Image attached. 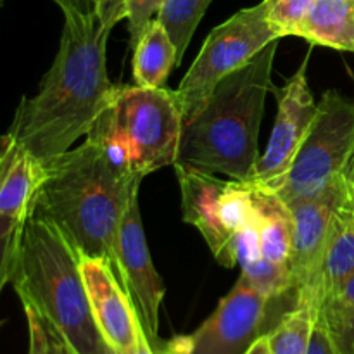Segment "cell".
<instances>
[{"label":"cell","instance_id":"25","mask_svg":"<svg viewBox=\"0 0 354 354\" xmlns=\"http://www.w3.org/2000/svg\"><path fill=\"white\" fill-rule=\"evenodd\" d=\"M21 232L14 235L0 234V292L6 287V283L10 282L14 263H16L17 248H19Z\"/></svg>","mask_w":354,"mask_h":354},{"label":"cell","instance_id":"14","mask_svg":"<svg viewBox=\"0 0 354 354\" xmlns=\"http://www.w3.org/2000/svg\"><path fill=\"white\" fill-rule=\"evenodd\" d=\"M45 178V162L9 135L0 137V234L23 230Z\"/></svg>","mask_w":354,"mask_h":354},{"label":"cell","instance_id":"35","mask_svg":"<svg viewBox=\"0 0 354 354\" xmlns=\"http://www.w3.org/2000/svg\"><path fill=\"white\" fill-rule=\"evenodd\" d=\"M0 327H2V322H0Z\"/></svg>","mask_w":354,"mask_h":354},{"label":"cell","instance_id":"16","mask_svg":"<svg viewBox=\"0 0 354 354\" xmlns=\"http://www.w3.org/2000/svg\"><path fill=\"white\" fill-rule=\"evenodd\" d=\"M254 225L259 248L268 261L289 266L292 251L294 220L290 207L275 192L252 185Z\"/></svg>","mask_w":354,"mask_h":354},{"label":"cell","instance_id":"12","mask_svg":"<svg viewBox=\"0 0 354 354\" xmlns=\"http://www.w3.org/2000/svg\"><path fill=\"white\" fill-rule=\"evenodd\" d=\"M116 273L138 315L149 341L158 339L159 310L165 299L166 287L154 268L144 227H142L138 187L131 194L121 221L116 244Z\"/></svg>","mask_w":354,"mask_h":354},{"label":"cell","instance_id":"33","mask_svg":"<svg viewBox=\"0 0 354 354\" xmlns=\"http://www.w3.org/2000/svg\"><path fill=\"white\" fill-rule=\"evenodd\" d=\"M2 2H3V0H0V7H2Z\"/></svg>","mask_w":354,"mask_h":354},{"label":"cell","instance_id":"15","mask_svg":"<svg viewBox=\"0 0 354 354\" xmlns=\"http://www.w3.org/2000/svg\"><path fill=\"white\" fill-rule=\"evenodd\" d=\"M354 273V199L339 213L320 270L317 273L310 296L299 306H310L320 311L322 304L334 290Z\"/></svg>","mask_w":354,"mask_h":354},{"label":"cell","instance_id":"34","mask_svg":"<svg viewBox=\"0 0 354 354\" xmlns=\"http://www.w3.org/2000/svg\"><path fill=\"white\" fill-rule=\"evenodd\" d=\"M156 354H162V353H161V351H158V353H156Z\"/></svg>","mask_w":354,"mask_h":354},{"label":"cell","instance_id":"8","mask_svg":"<svg viewBox=\"0 0 354 354\" xmlns=\"http://www.w3.org/2000/svg\"><path fill=\"white\" fill-rule=\"evenodd\" d=\"M183 221L201 232L220 265H237V237L254 220L252 185L175 166Z\"/></svg>","mask_w":354,"mask_h":354},{"label":"cell","instance_id":"32","mask_svg":"<svg viewBox=\"0 0 354 354\" xmlns=\"http://www.w3.org/2000/svg\"><path fill=\"white\" fill-rule=\"evenodd\" d=\"M106 354H118L116 351H114V349L113 348H111V346H109V349H107V353Z\"/></svg>","mask_w":354,"mask_h":354},{"label":"cell","instance_id":"11","mask_svg":"<svg viewBox=\"0 0 354 354\" xmlns=\"http://www.w3.org/2000/svg\"><path fill=\"white\" fill-rule=\"evenodd\" d=\"M308 59L296 73L273 88L277 97V118L265 154L259 158L256 176L251 185L266 190H277L292 166L304 138L308 137L317 116L318 104L308 83Z\"/></svg>","mask_w":354,"mask_h":354},{"label":"cell","instance_id":"6","mask_svg":"<svg viewBox=\"0 0 354 354\" xmlns=\"http://www.w3.org/2000/svg\"><path fill=\"white\" fill-rule=\"evenodd\" d=\"M275 40L280 38L270 26L265 0L241 9L214 28L175 90L183 121H189L203 107L225 76L248 64Z\"/></svg>","mask_w":354,"mask_h":354},{"label":"cell","instance_id":"26","mask_svg":"<svg viewBox=\"0 0 354 354\" xmlns=\"http://www.w3.org/2000/svg\"><path fill=\"white\" fill-rule=\"evenodd\" d=\"M92 3L97 19L111 31L120 21L127 19L128 0H92Z\"/></svg>","mask_w":354,"mask_h":354},{"label":"cell","instance_id":"24","mask_svg":"<svg viewBox=\"0 0 354 354\" xmlns=\"http://www.w3.org/2000/svg\"><path fill=\"white\" fill-rule=\"evenodd\" d=\"M166 0H128V31H130V47L133 48L140 35L156 19Z\"/></svg>","mask_w":354,"mask_h":354},{"label":"cell","instance_id":"10","mask_svg":"<svg viewBox=\"0 0 354 354\" xmlns=\"http://www.w3.org/2000/svg\"><path fill=\"white\" fill-rule=\"evenodd\" d=\"M353 199L354 168L325 192L287 204L294 220L289 259L294 306L303 304L310 296L339 213Z\"/></svg>","mask_w":354,"mask_h":354},{"label":"cell","instance_id":"1","mask_svg":"<svg viewBox=\"0 0 354 354\" xmlns=\"http://www.w3.org/2000/svg\"><path fill=\"white\" fill-rule=\"evenodd\" d=\"M111 30L97 16H64L59 50L33 97H23L9 135L47 162L86 137L116 86L107 75Z\"/></svg>","mask_w":354,"mask_h":354},{"label":"cell","instance_id":"23","mask_svg":"<svg viewBox=\"0 0 354 354\" xmlns=\"http://www.w3.org/2000/svg\"><path fill=\"white\" fill-rule=\"evenodd\" d=\"M30 334L28 354H73L54 327L47 324L31 306H23Z\"/></svg>","mask_w":354,"mask_h":354},{"label":"cell","instance_id":"21","mask_svg":"<svg viewBox=\"0 0 354 354\" xmlns=\"http://www.w3.org/2000/svg\"><path fill=\"white\" fill-rule=\"evenodd\" d=\"M317 0H265L266 17L279 38L296 37Z\"/></svg>","mask_w":354,"mask_h":354},{"label":"cell","instance_id":"27","mask_svg":"<svg viewBox=\"0 0 354 354\" xmlns=\"http://www.w3.org/2000/svg\"><path fill=\"white\" fill-rule=\"evenodd\" d=\"M308 354H341L339 348L335 346L334 339L328 334L324 320L317 315L313 330H311L310 346H308Z\"/></svg>","mask_w":354,"mask_h":354},{"label":"cell","instance_id":"3","mask_svg":"<svg viewBox=\"0 0 354 354\" xmlns=\"http://www.w3.org/2000/svg\"><path fill=\"white\" fill-rule=\"evenodd\" d=\"M279 40L225 76L199 111L183 123L175 165L252 183L259 162V127Z\"/></svg>","mask_w":354,"mask_h":354},{"label":"cell","instance_id":"13","mask_svg":"<svg viewBox=\"0 0 354 354\" xmlns=\"http://www.w3.org/2000/svg\"><path fill=\"white\" fill-rule=\"evenodd\" d=\"M80 266L100 334L118 354L131 351L142 324L116 270L106 259L88 256H80Z\"/></svg>","mask_w":354,"mask_h":354},{"label":"cell","instance_id":"30","mask_svg":"<svg viewBox=\"0 0 354 354\" xmlns=\"http://www.w3.org/2000/svg\"><path fill=\"white\" fill-rule=\"evenodd\" d=\"M127 354H156L154 351H152L151 341H149L147 334H145V330L142 325H140V328H138L137 344H135V348L131 349V351H128Z\"/></svg>","mask_w":354,"mask_h":354},{"label":"cell","instance_id":"9","mask_svg":"<svg viewBox=\"0 0 354 354\" xmlns=\"http://www.w3.org/2000/svg\"><path fill=\"white\" fill-rule=\"evenodd\" d=\"M286 299V297H283ZM273 301L239 277L230 292L197 330L166 342L162 354H244L261 337Z\"/></svg>","mask_w":354,"mask_h":354},{"label":"cell","instance_id":"19","mask_svg":"<svg viewBox=\"0 0 354 354\" xmlns=\"http://www.w3.org/2000/svg\"><path fill=\"white\" fill-rule=\"evenodd\" d=\"M317 315L310 306H294L282 315L279 324L266 332L270 354H308Z\"/></svg>","mask_w":354,"mask_h":354},{"label":"cell","instance_id":"18","mask_svg":"<svg viewBox=\"0 0 354 354\" xmlns=\"http://www.w3.org/2000/svg\"><path fill=\"white\" fill-rule=\"evenodd\" d=\"M133 50V85L142 88H162L169 73L180 64L178 50L168 30L152 19L135 44Z\"/></svg>","mask_w":354,"mask_h":354},{"label":"cell","instance_id":"7","mask_svg":"<svg viewBox=\"0 0 354 354\" xmlns=\"http://www.w3.org/2000/svg\"><path fill=\"white\" fill-rule=\"evenodd\" d=\"M114 113L135 175L144 178L165 166H175L185 123L175 90L118 85Z\"/></svg>","mask_w":354,"mask_h":354},{"label":"cell","instance_id":"2","mask_svg":"<svg viewBox=\"0 0 354 354\" xmlns=\"http://www.w3.org/2000/svg\"><path fill=\"white\" fill-rule=\"evenodd\" d=\"M140 182V176L114 168L85 137L82 145L45 162L31 213L50 221L80 256L102 258L116 270L118 234Z\"/></svg>","mask_w":354,"mask_h":354},{"label":"cell","instance_id":"20","mask_svg":"<svg viewBox=\"0 0 354 354\" xmlns=\"http://www.w3.org/2000/svg\"><path fill=\"white\" fill-rule=\"evenodd\" d=\"M213 0H166L156 19L168 30L182 62L190 40Z\"/></svg>","mask_w":354,"mask_h":354},{"label":"cell","instance_id":"17","mask_svg":"<svg viewBox=\"0 0 354 354\" xmlns=\"http://www.w3.org/2000/svg\"><path fill=\"white\" fill-rule=\"evenodd\" d=\"M296 37L311 45L354 52V0H317Z\"/></svg>","mask_w":354,"mask_h":354},{"label":"cell","instance_id":"31","mask_svg":"<svg viewBox=\"0 0 354 354\" xmlns=\"http://www.w3.org/2000/svg\"><path fill=\"white\" fill-rule=\"evenodd\" d=\"M244 354H270V348H268V339H266V334H263L261 337L256 339L249 349Z\"/></svg>","mask_w":354,"mask_h":354},{"label":"cell","instance_id":"28","mask_svg":"<svg viewBox=\"0 0 354 354\" xmlns=\"http://www.w3.org/2000/svg\"><path fill=\"white\" fill-rule=\"evenodd\" d=\"M64 16H95L92 0H54Z\"/></svg>","mask_w":354,"mask_h":354},{"label":"cell","instance_id":"22","mask_svg":"<svg viewBox=\"0 0 354 354\" xmlns=\"http://www.w3.org/2000/svg\"><path fill=\"white\" fill-rule=\"evenodd\" d=\"M318 317L324 320L341 354H354V306L325 303Z\"/></svg>","mask_w":354,"mask_h":354},{"label":"cell","instance_id":"29","mask_svg":"<svg viewBox=\"0 0 354 354\" xmlns=\"http://www.w3.org/2000/svg\"><path fill=\"white\" fill-rule=\"evenodd\" d=\"M325 303L344 304V306H354V273L349 279H346L337 289L334 290L330 297ZM324 303V304H325Z\"/></svg>","mask_w":354,"mask_h":354},{"label":"cell","instance_id":"4","mask_svg":"<svg viewBox=\"0 0 354 354\" xmlns=\"http://www.w3.org/2000/svg\"><path fill=\"white\" fill-rule=\"evenodd\" d=\"M10 283L23 306H31L59 332L73 354H106L109 344L93 318L80 254L45 218L30 213Z\"/></svg>","mask_w":354,"mask_h":354},{"label":"cell","instance_id":"5","mask_svg":"<svg viewBox=\"0 0 354 354\" xmlns=\"http://www.w3.org/2000/svg\"><path fill=\"white\" fill-rule=\"evenodd\" d=\"M354 168V102L327 90L292 166L273 192L287 204L330 189Z\"/></svg>","mask_w":354,"mask_h":354}]
</instances>
